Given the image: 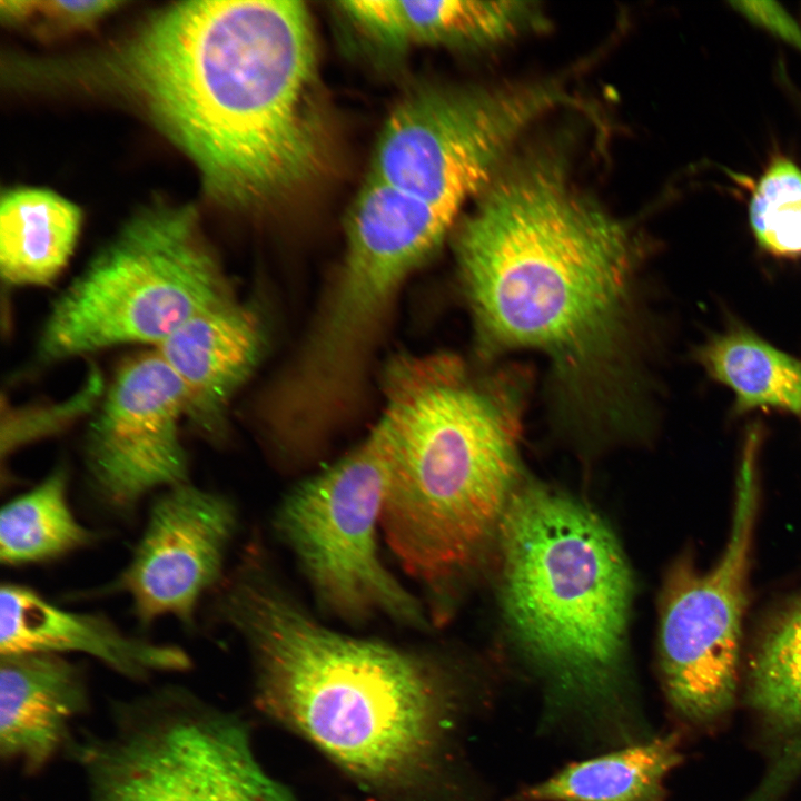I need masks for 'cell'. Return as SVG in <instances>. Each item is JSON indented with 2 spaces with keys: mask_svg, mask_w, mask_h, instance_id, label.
<instances>
[{
  "mask_svg": "<svg viewBox=\"0 0 801 801\" xmlns=\"http://www.w3.org/2000/svg\"><path fill=\"white\" fill-rule=\"evenodd\" d=\"M759 436L744 444L725 548L708 571L685 557L671 568L661 599L659 669L666 702L694 725L735 703L750 555L758 510Z\"/></svg>",
  "mask_w": 801,
  "mask_h": 801,
  "instance_id": "obj_10",
  "label": "cell"
},
{
  "mask_svg": "<svg viewBox=\"0 0 801 801\" xmlns=\"http://www.w3.org/2000/svg\"><path fill=\"white\" fill-rule=\"evenodd\" d=\"M388 473V447L375 425L347 455L291 490L275 525L324 611L349 624L385 615L422 629L428 614L379 555Z\"/></svg>",
  "mask_w": 801,
  "mask_h": 801,
  "instance_id": "obj_9",
  "label": "cell"
},
{
  "mask_svg": "<svg viewBox=\"0 0 801 801\" xmlns=\"http://www.w3.org/2000/svg\"><path fill=\"white\" fill-rule=\"evenodd\" d=\"M264 329L257 313L235 297L190 318L155 347L180 380L185 421L204 441L227 437L230 403L263 354Z\"/></svg>",
  "mask_w": 801,
  "mask_h": 801,
  "instance_id": "obj_15",
  "label": "cell"
},
{
  "mask_svg": "<svg viewBox=\"0 0 801 801\" xmlns=\"http://www.w3.org/2000/svg\"><path fill=\"white\" fill-rule=\"evenodd\" d=\"M511 383L447 354L396 356L384 374L380 531L434 617L481 561L516 490L521 407Z\"/></svg>",
  "mask_w": 801,
  "mask_h": 801,
  "instance_id": "obj_4",
  "label": "cell"
},
{
  "mask_svg": "<svg viewBox=\"0 0 801 801\" xmlns=\"http://www.w3.org/2000/svg\"><path fill=\"white\" fill-rule=\"evenodd\" d=\"M89 706L85 670L68 655H0V756L27 774L41 771L69 741Z\"/></svg>",
  "mask_w": 801,
  "mask_h": 801,
  "instance_id": "obj_16",
  "label": "cell"
},
{
  "mask_svg": "<svg viewBox=\"0 0 801 801\" xmlns=\"http://www.w3.org/2000/svg\"><path fill=\"white\" fill-rule=\"evenodd\" d=\"M75 753L90 801H294L240 720L179 685L117 703Z\"/></svg>",
  "mask_w": 801,
  "mask_h": 801,
  "instance_id": "obj_7",
  "label": "cell"
},
{
  "mask_svg": "<svg viewBox=\"0 0 801 801\" xmlns=\"http://www.w3.org/2000/svg\"><path fill=\"white\" fill-rule=\"evenodd\" d=\"M455 254L484 350H538L568 394L622 411L635 247L560 159L504 166L459 224Z\"/></svg>",
  "mask_w": 801,
  "mask_h": 801,
  "instance_id": "obj_2",
  "label": "cell"
},
{
  "mask_svg": "<svg viewBox=\"0 0 801 801\" xmlns=\"http://www.w3.org/2000/svg\"><path fill=\"white\" fill-rule=\"evenodd\" d=\"M0 587V655L78 653L138 682L192 666L184 647L129 634L106 614L65 609L26 584Z\"/></svg>",
  "mask_w": 801,
  "mask_h": 801,
  "instance_id": "obj_14",
  "label": "cell"
},
{
  "mask_svg": "<svg viewBox=\"0 0 801 801\" xmlns=\"http://www.w3.org/2000/svg\"><path fill=\"white\" fill-rule=\"evenodd\" d=\"M216 620L246 644L261 709L374 785L425 771L453 724L455 700L425 660L319 623L248 550L211 595Z\"/></svg>",
  "mask_w": 801,
  "mask_h": 801,
  "instance_id": "obj_3",
  "label": "cell"
},
{
  "mask_svg": "<svg viewBox=\"0 0 801 801\" xmlns=\"http://www.w3.org/2000/svg\"><path fill=\"white\" fill-rule=\"evenodd\" d=\"M733 6L754 23L760 24L801 50V28L781 7L773 2H735Z\"/></svg>",
  "mask_w": 801,
  "mask_h": 801,
  "instance_id": "obj_25",
  "label": "cell"
},
{
  "mask_svg": "<svg viewBox=\"0 0 801 801\" xmlns=\"http://www.w3.org/2000/svg\"><path fill=\"white\" fill-rule=\"evenodd\" d=\"M676 733L596 752L520 788L508 801H663L682 762Z\"/></svg>",
  "mask_w": 801,
  "mask_h": 801,
  "instance_id": "obj_19",
  "label": "cell"
},
{
  "mask_svg": "<svg viewBox=\"0 0 801 801\" xmlns=\"http://www.w3.org/2000/svg\"><path fill=\"white\" fill-rule=\"evenodd\" d=\"M746 699L779 748L755 801H768L801 768V592L767 625L754 651Z\"/></svg>",
  "mask_w": 801,
  "mask_h": 801,
  "instance_id": "obj_18",
  "label": "cell"
},
{
  "mask_svg": "<svg viewBox=\"0 0 801 801\" xmlns=\"http://www.w3.org/2000/svg\"><path fill=\"white\" fill-rule=\"evenodd\" d=\"M455 219L366 176L346 224L343 260L308 338L340 365L369 359L405 280L441 247Z\"/></svg>",
  "mask_w": 801,
  "mask_h": 801,
  "instance_id": "obj_11",
  "label": "cell"
},
{
  "mask_svg": "<svg viewBox=\"0 0 801 801\" xmlns=\"http://www.w3.org/2000/svg\"><path fill=\"white\" fill-rule=\"evenodd\" d=\"M735 395L738 412L771 407L801 412V362L736 326L709 338L695 354Z\"/></svg>",
  "mask_w": 801,
  "mask_h": 801,
  "instance_id": "obj_22",
  "label": "cell"
},
{
  "mask_svg": "<svg viewBox=\"0 0 801 801\" xmlns=\"http://www.w3.org/2000/svg\"><path fill=\"white\" fill-rule=\"evenodd\" d=\"M507 620L543 682L540 726L600 752L652 735L624 668L631 576L611 530L554 490H515L500 525Z\"/></svg>",
  "mask_w": 801,
  "mask_h": 801,
  "instance_id": "obj_5",
  "label": "cell"
},
{
  "mask_svg": "<svg viewBox=\"0 0 801 801\" xmlns=\"http://www.w3.org/2000/svg\"><path fill=\"white\" fill-rule=\"evenodd\" d=\"M568 100L552 82L414 89L386 118L367 177L456 220L463 206L481 196L505 166L520 135Z\"/></svg>",
  "mask_w": 801,
  "mask_h": 801,
  "instance_id": "obj_8",
  "label": "cell"
},
{
  "mask_svg": "<svg viewBox=\"0 0 801 801\" xmlns=\"http://www.w3.org/2000/svg\"><path fill=\"white\" fill-rule=\"evenodd\" d=\"M237 527V507L226 494L191 481L161 490L127 564L90 594H125L141 629L172 617L194 632L202 601L228 574Z\"/></svg>",
  "mask_w": 801,
  "mask_h": 801,
  "instance_id": "obj_13",
  "label": "cell"
},
{
  "mask_svg": "<svg viewBox=\"0 0 801 801\" xmlns=\"http://www.w3.org/2000/svg\"><path fill=\"white\" fill-rule=\"evenodd\" d=\"M81 229V211L42 188L9 190L0 204V271L11 286H44L67 265Z\"/></svg>",
  "mask_w": 801,
  "mask_h": 801,
  "instance_id": "obj_20",
  "label": "cell"
},
{
  "mask_svg": "<svg viewBox=\"0 0 801 801\" xmlns=\"http://www.w3.org/2000/svg\"><path fill=\"white\" fill-rule=\"evenodd\" d=\"M233 297L195 209L155 205L134 215L57 297L37 356L52 363L127 344L155 348Z\"/></svg>",
  "mask_w": 801,
  "mask_h": 801,
  "instance_id": "obj_6",
  "label": "cell"
},
{
  "mask_svg": "<svg viewBox=\"0 0 801 801\" xmlns=\"http://www.w3.org/2000/svg\"><path fill=\"white\" fill-rule=\"evenodd\" d=\"M184 421L182 385L155 348L118 368L83 443L86 481L101 507L128 517L151 493L190 481Z\"/></svg>",
  "mask_w": 801,
  "mask_h": 801,
  "instance_id": "obj_12",
  "label": "cell"
},
{
  "mask_svg": "<svg viewBox=\"0 0 801 801\" xmlns=\"http://www.w3.org/2000/svg\"><path fill=\"white\" fill-rule=\"evenodd\" d=\"M749 218L765 251L801 256V169L793 161L783 156L771 160L752 191Z\"/></svg>",
  "mask_w": 801,
  "mask_h": 801,
  "instance_id": "obj_23",
  "label": "cell"
},
{
  "mask_svg": "<svg viewBox=\"0 0 801 801\" xmlns=\"http://www.w3.org/2000/svg\"><path fill=\"white\" fill-rule=\"evenodd\" d=\"M106 65L222 205L267 206L323 165L316 38L301 1L174 3Z\"/></svg>",
  "mask_w": 801,
  "mask_h": 801,
  "instance_id": "obj_1",
  "label": "cell"
},
{
  "mask_svg": "<svg viewBox=\"0 0 801 801\" xmlns=\"http://www.w3.org/2000/svg\"><path fill=\"white\" fill-rule=\"evenodd\" d=\"M68 493L69 471L60 463L33 487L2 505V565L19 567L52 562L97 541V533L75 515Z\"/></svg>",
  "mask_w": 801,
  "mask_h": 801,
  "instance_id": "obj_21",
  "label": "cell"
},
{
  "mask_svg": "<svg viewBox=\"0 0 801 801\" xmlns=\"http://www.w3.org/2000/svg\"><path fill=\"white\" fill-rule=\"evenodd\" d=\"M337 7L360 34L388 49L483 48L543 27L544 21L536 3L527 1L356 0Z\"/></svg>",
  "mask_w": 801,
  "mask_h": 801,
  "instance_id": "obj_17",
  "label": "cell"
},
{
  "mask_svg": "<svg viewBox=\"0 0 801 801\" xmlns=\"http://www.w3.org/2000/svg\"><path fill=\"white\" fill-rule=\"evenodd\" d=\"M119 1H1V14L9 22H31L46 33H65L91 27L118 6Z\"/></svg>",
  "mask_w": 801,
  "mask_h": 801,
  "instance_id": "obj_24",
  "label": "cell"
}]
</instances>
